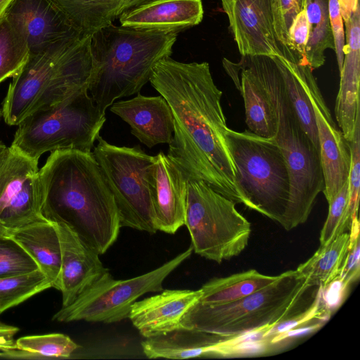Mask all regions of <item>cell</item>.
<instances>
[{
    "label": "cell",
    "mask_w": 360,
    "mask_h": 360,
    "mask_svg": "<svg viewBox=\"0 0 360 360\" xmlns=\"http://www.w3.org/2000/svg\"><path fill=\"white\" fill-rule=\"evenodd\" d=\"M309 286L296 270H289L266 287L226 303H195L186 314L181 328L216 336L221 341L269 329L307 309L304 297Z\"/></svg>",
    "instance_id": "obj_5"
},
{
    "label": "cell",
    "mask_w": 360,
    "mask_h": 360,
    "mask_svg": "<svg viewBox=\"0 0 360 360\" xmlns=\"http://www.w3.org/2000/svg\"><path fill=\"white\" fill-rule=\"evenodd\" d=\"M347 288L339 277L321 288V305L328 314L341 304Z\"/></svg>",
    "instance_id": "obj_39"
},
{
    "label": "cell",
    "mask_w": 360,
    "mask_h": 360,
    "mask_svg": "<svg viewBox=\"0 0 360 360\" xmlns=\"http://www.w3.org/2000/svg\"><path fill=\"white\" fill-rule=\"evenodd\" d=\"M329 20L333 34L335 51L336 53L339 72L341 71L345 46V22L340 12L338 0H329Z\"/></svg>",
    "instance_id": "obj_38"
},
{
    "label": "cell",
    "mask_w": 360,
    "mask_h": 360,
    "mask_svg": "<svg viewBox=\"0 0 360 360\" xmlns=\"http://www.w3.org/2000/svg\"><path fill=\"white\" fill-rule=\"evenodd\" d=\"M321 323H316L312 326H302L301 328L297 327V328L290 329L286 332L279 333V334L274 336L271 339L270 342L273 345V344L281 342L288 338L299 337L300 335L314 332V330L319 328L321 327Z\"/></svg>",
    "instance_id": "obj_40"
},
{
    "label": "cell",
    "mask_w": 360,
    "mask_h": 360,
    "mask_svg": "<svg viewBox=\"0 0 360 360\" xmlns=\"http://www.w3.org/2000/svg\"><path fill=\"white\" fill-rule=\"evenodd\" d=\"M46 220L42 214L38 160L7 147L0 155V236Z\"/></svg>",
    "instance_id": "obj_12"
},
{
    "label": "cell",
    "mask_w": 360,
    "mask_h": 360,
    "mask_svg": "<svg viewBox=\"0 0 360 360\" xmlns=\"http://www.w3.org/2000/svg\"><path fill=\"white\" fill-rule=\"evenodd\" d=\"M93 154L112 193L120 226L155 233V223L149 172L155 156L139 146H117L100 135Z\"/></svg>",
    "instance_id": "obj_10"
},
{
    "label": "cell",
    "mask_w": 360,
    "mask_h": 360,
    "mask_svg": "<svg viewBox=\"0 0 360 360\" xmlns=\"http://www.w3.org/2000/svg\"><path fill=\"white\" fill-rule=\"evenodd\" d=\"M4 15L25 37L30 53L83 34L53 0H11Z\"/></svg>",
    "instance_id": "obj_16"
},
{
    "label": "cell",
    "mask_w": 360,
    "mask_h": 360,
    "mask_svg": "<svg viewBox=\"0 0 360 360\" xmlns=\"http://www.w3.org/2000/svg\"><path fill=\"white\" fill-rule=\"evenodd\" d=\"M184 252L144 274L125 280L114 279L109 271L79 294L70 305L62 307L52 320L111 323L129 317L132 304L148 292H160L165 279L192 254Z\"/></svg>",
    "instance_id": "obj_11"
},
{
    "label": "cell",
    "mask_w": 360,
    "mask_h": 360,
    "mask_svg": "<svg viewBox=\"0 0 360 360\" xmlns=\"http://www.w3.org/2000/svg\"><path fill=\"white\" fill-rule=\"evenodd\" d=\"M37 263L52 288L60 290V245L54 224L49 220L32 222L7 233Z\"/></svg>",
    "instance_id": "obj_23"
},
{
    "label": "cell",
    "mask_w": 360,
    "mask_h": 360,
    "mask_svg": "<svg viewBox=\"0 0 360 360\" xmlns=\"http://www.w3.org/2000/svg\"><path fill=\"white\" fill-rule=\"evenodd\" d=\"M30 55L25 37L4 14L0 19V83L15 76Z\"/></svg>",
    "instance_id": "obj_29"
},
{
    "label": "cell",
    "mask_w": 360,
    "mask_h": 360,
    "mask_svg": "<svg viewBox=\"0 0 360 360\" xmlns=\"http://www.w3.org/2000/svg\"><path fill=\"white\" fill-rule=\"evenodd\" d=\"M278 277L279 275L268 276L250 269L213 278L200 288L202 295L198 302L206 304L233 302L266 287Z\"/></svg>",
    "instance_id": "obj_27"
},
{
    "label": "cell",
    "mask_w": 360,
    "mask_h": 360,
    "mask_svg": "<svg viewBox=\"0 0 360 360\" xmlns=\"http://www.w3.org/2000/svg\"><path fill=\"white\" fill-rule=\"evenodd\" d=\"M52 222L60 245L59 290L62 293V307H65L109 270L103 266L99 255L86 245L70 227L61 222Z\"/></svg>",
    "instance_id": "obj_18"
},
{
    "label": "cell",
    "mask_w": 360,
    "mask_h": 360,
    "mask_svg": "<svg viewBox=\"0 0 360 360\" xmlns=\"http://www.w3.org/2000/svg\"><path fill=\"white\" fill-rule=\"evenodd\" d=\"M351 166L348 179L349 214L352 220L358 216L360 185V118L356 123L353 139L349 142Z\"/></svg>",
    "instance_id": "obj_35"
},
{
    "label": "cell",
    "mask_w": 360,
    "mask_h": 360,
    "mask_svg": "<svg viewBox=\"0 0 360 360\" xmlns=\"http://www.w3.org/2000/svg\"><path fill=\"white\" fill-rule=\"evenodd\" d=\"M310 96L324 179L323 192L328 202L348 181L351 166L350 143L333 121L316 80L311 85Z\"/></svg>",
    "instance_id": "obj_15"
},
{
    "label": "cell",
    "mask_w": 360,
    "mask_h": 360,
    "mask_svg": "<svg viewBox=\"0 0 360 360\" xmlns=\"http://www.w3.org/2000/svg\"><path fill=\"white\" fill-rule=\"evenodd\" d=\"M340 12L344 20L347 22L359 6V0H338Z\"/></svg>",
    "instance_id": "obj_42"
},
{
    "label": "cell",
    "mask_w": 360,
    "mask_h": 360,
    "mask_svg": "<svg viewBox=\"0 0 360 360\" xmlns=\"http://www.w3.org/2000/svg\"><path fill=\"white\" fill-rule=\"evenodd\" d=\"M266 70L275 100L278 129L274 137L285 158L290 195L284 229L304 223L324 188L319 152L302 128L288 98L277 56H267Z\"/></svg>",
    "instance_id": "obj_7"
},
{
    "label": "cell",
    "mask_w": 360,
    "mask_h": 360,
    "mask_svg": "<svg viewBox=\"0 0 360 360\" xmlns=\"http://www.w3.org/2000/svg\"><path fill=\"white\" fill-rule=\"evenodd\" d=\"M7 147L0 141V155L5 151Z\"/></svg>",
    "instance_id": "obj_44"
},
{
    "label": "cell",
    "mask_w": 360,
    "mask_h": 360,
    "mask_svg": "<svg viewBox=\"0 0 360 360\" xmlns=\"http://www.w3.org/2000/svg\"><path fill=\"white\" fill-rule=\"evenodd\" d=\"M149 182L156 229L174 234L185 224L188 178L160 151L150 167Z\"/></svg>",
    "instance_id": "obj_17"
},
{
    "label": "cell",
    "mask_w": 360,
    "mask_h": 360,
    "mask_svg": "<svg viewBox=\"0 0 360 360\" xmlns=\"http://www.w3.org/2000/svg\"><path fill=\"white\" fill-rule=\"evenodd\" d=\"M202 0H153L119 18L121 25L143 30L179 33L203 18Z\"/></svg>",
    "instance_id": "obj_22"
},
{
    "label": "cell",
    "mask_w": 360,
    "mask_h": 360,
    "mask_svg": "<svg viewBox=\"0 0 360 360\" xmlns=\"http://www.w3.org/2000/svg\"><path fill=\"white\" fill-rule=\"evenodd\" d=\"M348 181L328 202V217L320 233V245H324L341 233L349 231L352 219L349 214Z\"/></svg>",
    "instance_id": "obj_32"
},
{
    "label": "cell",
    "mask_w": 360,
    "mask_h": 360,
    "mask_svg": "<svg viewBox=\"0 0 360 360\" xmlns=\"http://www.w3.org/2000/svg\"><path fill=\"white\" fill-rule=\"evenodd\" d=\"M2 323L1 321H0V324Z\"/></svg>",
    "instance_id": "obj_47"
},
{
    "label": "cell",
    "mask_w": 360,
    "mask_h": 360,
    "mask_svg": "<svg viewBox=\"0 0 360 360\" xmlns=\"http://www.w3.org/2000/svg\"><path fill=\"white\" fill-rule=\"evenodd\" d=\"M3 115L2 114V111L0 110V119H1V117Z\"/></svg>",
    "instance_id": "obj_45"
},
{
    "label": "cell",
    "mask_w": 360,
    "mask_h": 360,
    "mask_svg": "<svg viewBox=\"0 0 360 360\" xmlns=\"http://www.w3.org/2000/svg\"><path fill=\"white\" fill-rule=\"evenodd\" d=\"M15 344L31 353L32 359H68L79 347L69 336L56 333L21 337Z\"/></svg>",
    "instance_id": "obj_31"
},
{
    "label": "cell",
    "mask_w": 360,
    "mask_h": 360,
    "mask_svg": "<svg viewBox=\"0 0 360 360\" xmlns=\"http://www.w3.org/2000/svg\"><path fill=\"white\" fill-rule=\"evenodd\" d=\"M184 225L195 253L219 264L241 253L251 233L236 202L202 180L188 179Z\"/></svg>",
    "instance_id": "obj_9"
},
{
    "label": "cell",
    "mask_w": 360,
    "mask_h": 360,
    "mask_svg": "<svg viewBox=\"0 0 360 360\" xmlns=\"http://www.w3.org/2000/svg\"><path fill=\"white\" fill-rule=\"evenodd\" d=\"M359 231V221L357 216L352 220L349 231L348 250L340 274L338 276L347 286L356 281L360 275Z\"/></svg>",
    "instance_id": "obj_36"
},
{
    "label": "cell",
    "mask_w": 360,
    "mask_h": 360,
    "mask_svg": "<svg viewBox=\"0 0 360 360\" xmlns=\"http://www.w3.org/2000/svg\"><path fill=\"white\" fill-rule=\"evenodd\" d=\"M91 35L93 70L88 91L105 113L118 98L139 93L155 65L172 55L178 33L112 23Z\"/></svg>",
    "instance_id": "obj_3"
},
{
    "label": "cell",
    "mask_w": 360,
    "mask_h": 360,
    "mask_svg": "<svg viewBox=\"0 0 360 360\" xmlns=\"http://www.w3.org/2000/svg\"><path fill=\"white\" fill-rule=\"evenodd\" d=\"M160 292L136 301L131 307L128 318L145 338L181 328L186 314L202 295L200 289H167Z\"/></svg>",
    "instance_id": "obj_19"
},
{
    "label": "cell",
    "mask_w": 360,
    "mask_h": 360,
    "mask_svg": "<svg viewBox=\"0 0 360 360\" xmlns=\"http://www.w3.org/2000/svg\"><path fill=\"white\" fill-rule=\"evenodd\" d=\"M11 0H0V19L4 15L6 8Z\"/></svg>",
    "instance_id": "obj_43"
},
{
    "label": "cell",
    "mask_w": 360,
    "mask_h": 360,
    "mask_svg": "<svg viewBox=\"0 0 360 360\" xmlns=\"http://www.w3.org/2000/svg\"><path fill=\"white\" fill-rule=\"evenodd\" d=\"M50 288L51 283L39 269L0 278V314Z\"/></svg>",
    "instance_id": "obj_30"
},
{
    "label": "cell",
    "mask_w": 360,
    "mask_h": 360,
    "mask_svg": "<svg viewBox=\"0 0 360 360\" xmlns=\"http://www.w3.org/2000/svg\"><path fill=\"white\" fill-rule=\"evenodd\" d=\"M308 38L309 24L305 11L303 10L293 20L288 34V48L300 64L307 65L305 51Z\"/></svg>",
    "instance_id": "obj_37"
},
{
    "label": "cell",
    "mask_w": 360,
    "mask_h": 360,
    "mask_svg": "<svg viewBox=\"0 0 360 360\" xmlns=\"http://www.w3.org/2000/svg\"><path fill=\"white\" fill-rule=\"evenodd\" d=\"M304 0H274L273 2L277 40L291 53L288 46V30L296 16L304 10Z\"/></svg>",
    "instance_id": "obj_34"
},
{
    "label": "cell",
    "mask_w": 360,
    "mask_h": 360,
    "mask_svg": "<svg viewBox=\"0 0 360 360\" xmlns=\"http://www.w3.org/2000/svg\"><path fill=\"white\" fill-rule=\"evenodd\" d=\"M19 331V328L4 323L0 324V347L4 349L15 348L14 336Z\"/></svg>",
    "instance_id": "obj_41"
},
{
    "label": "cell",
    "mask_w": 360,
    "mask_h": 360,
    "mask_svg": "<svg viewBox=\"0 0 360 360\" xmlns=\"http://www.w3.org/2000/svg\"><path fill=\"white\" fill-rule=\"evenodd\" d=\"M345 46L340 89L336 98L335 115L338 127L348 142L354 134L360 118V7L345 22Z\"/></svg>",
    "instance_id": "obj_20"
},
{
    "label": "cell",
    "mask_w": 360,
    "mask_h": 360,
    "mask_svg": "<svg viewBox=\"0 0 360 360\" xmlns=\"http://www.w3.org/2000/svg\"><path fill=\"white\" fill-rule=\"evenodd\" d=\"M223 65L241 93L250 131L264 138H274L278 129V115L265 55L242 56L238 63L224 58Z\"/></svg>",
    "instance_id": "obj_14"
},
{
    "label": "cell",
    "mask_w": 360,
    "mask_h": 360,
    "mask_svg": "<svg viewBox=\"0 0 360 360\" xmlns=\"http://www.w3.org/2000/svg\"><path fill=\"white\" fill-rule=\"evenodd\" d=\"M91 34L61 39L30 57L10 83L2 108L8 125L88 87L92 70Z\"/></svg>",
    "instance_id": "obj_4"
},
{
    "label": "cell",
    "mask_w": 360,
    "mask_h": 360,
    "mask_svg": "<svg viewBox=\"0 0 360 360\" xmlns=\"http://www.w3.org/2000/svg\"><path fill=\"white\" fill-rule=\"evenodd\" d=\"M328 1L329 0H304V10L309 24L305 60L312 70L323 65L326 49H335L329 20Z\"/></svg>",
    "instance_id": "obj_28"
},
{
    "label": "cell",
    "mask_w": 360,
    "mask_h": 360,
    "mask_svg": "<svg viewBox=\"0 0 360 360\" xmlns=\"http://www.w3.org/2000/svg\"><path fill=\"white\" fill-rule=\"evenodd\" d=\"M226 139L243 204L284 228L290 186L280 146L274 138H264L250 130L228 128Z\"/></svg>",
    "instance_id": "obj_6"
},
{
    "label": "cell",
    "mask_w": 360,
    "mask_h": 360,
    "mask_svg": "<svg viewBox=\"0 0 360 360\" xmlns=\"http://www.w3.org/2000/svg\"><path fill=\"white\" fill-rule=\"evenodd\" d=\"M169 105L174 133L167 156L188 179L202 180L236 203H243L235 182V167L221 107L222 91L207 62L160 60L149 80Z\"/></svg>",
    "instance_id": "obj_1"
},
{
    "label": "cell",
    "mask_w": 360,
    "mask_h": 360,
    "mask_svg": "<svg viewBox=\"0 0 360 360\" xmlns=\"http://www.w3.org/2000/svg\"><path fill=\"white\" fill-rule=\"evenodd\" d=\"M349 233L344 232L329 243L320 245L296 271L309 286L324 288L341 272L349 245Z\"/></svg>",
    "instance_id": "obj_26"
},
{
    "label": "cell",
    "mask_w": 360,
    "mask_h": 360,
    "mask_svg": "<svg viewBox=\"0 0 360 360\" xmlns=\"http://www.w3.org/2000/svg\"><path fill=\"white\" fill-rule=\"evenodd\" d=\"M288 98L300 124L319 152L315 115L312 106L310 87L316 79L312 69L283 56H277Z\"/></svg>",
    "instance_id": "obj_24"
},
{
    "label": "cell",
    "mask_w": 360,
    "mask_h": 360,
    "mask_svg": "<svg viewBox=\"0 0 360 360\" xmlns=\"http://www.w3.org/2000/svg\"><path fill=\"white\" fill-rule=\"evenodd\" d=\"M242 56H283L297 62L278 42L274 28V0H221Z\"/></svg>",
    "instance_id": "obj_13"
},
{
    "label": "cell",
    "mask_w": 360,
    "mask_h": 360,
    "mask_svg": "<svg viewBox=\"0 0 360 360\" xmlns=\"http://www.w3.org/2000/svg\"><path fill=\"white\" fill-rule=\"evenodd\" d=\"M39 269L35 261L13 240L0 236V278L15 276Z\"/></svg>",
    "instance_id": "obj_33"
},
{
    "label": "cell",
    "mask_w": 360,
    "mask_h": 360,
    "mask_svg": "<svg viewBox=\"0 0 360 360\" xmlns=\"http://www.w3.org/2000/svg\"><path fill=\"white\" fill-rule=\"evenodd\" d=\"M42 214L70 227L99 255L117 240L118 210L92 151L51 153L39 169Z\"/></svg>",
    "instance_id": "obj_2"
},
{
    "label": "cell",
    "mask_w": 360,
    "mask_h": 360,
    "mask_svg": "<svg viewBox=\"0 0 360 360\" xmlns=\"http://www.w3.org/2000/svg\"><path fill=\"white\" fill-rule=\"evenodd\" d=\"M110 110L127 122L131 134L147 147L171 143L174 119L162 96H146L138 93L133 98L114 102Z\"/></svg>",
    "instance_id": "obj_21"
},
{
    "label": "cell",
    "mask_w": 360,
    "mask_h": 360,
    "mask_svg": "<svg viewBox=\"0 0 360 360\" xmlns=\"http://www.w3.org/2000/svg\"><path fill=\"white\" fill-rule=\"evenodd\" d=\"M84 87L63 101L29 114L18 124L12 147L38 160L46 152H91L106 120Z\"/></svg>",
    "instance_id": "obj_8"
},
{
    "label": "cell",
    "mask_w": 360,
    "mask_h": 360,
    "mask_svg": "<svg viewBox=\"0 0 360 360\" xmlns=\"http://www.w3.org/2000/svg\"><path fill=\"white\" fill-rule=\"evenodd\" d=\"M1 350H4V349H2L1 347H0V353H1Z\"/></svg>",
    "instance_id": "obj_46"
},
{
    "label": "cell",
    "mask_w": 360,
    "mask_h": 360,
    "mask_svg": "<svg viewBox=\"0 0 360 360\" xmlns=\"http://www.w3.org/2000/svg\"><path fill=\"white\" fill-rule=\"evenodd\" d=\"M84 34H92L124 13L153 0H53Z\"/></svg>",
    "instance_id": "obj_25"
}]
</instances>
